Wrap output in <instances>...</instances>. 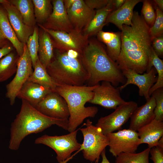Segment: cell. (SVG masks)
Listing matches in <instances>:
<instances>
[{
    "instance_id": "39",
    "label": "cell",
    "mask_w": 163,
    "mask_h": 163,
    "mask_svg": "<svg viewBox=\"0 0 163 163\" xmlns=\"http://www.w3.org/2000/svg\"><path fill=\"white\" fill-rule=\"evenodd\" d=\"M13 50L12 47L5 46L0 48V59L10 53Z\"/></svg>"
},
{
    "instance_id": "14",
    "label": "cell",
    "mask_w": 163,
    "mask_h": 163,
    "mask_svg": "<svg viewBox=\"0 0 163 163\" xmlns=\"http://www.w3.org/2000/svg\"><path fill=\"white\" fill-rule=\"evenodd\" d=\"M122 71L126 81L124 84L117 87L120 91L122 90L130 84H133L138 87L140 96L144 97L146 100L149 99L150 97L149 95V90L157 79V73L155 68L152 67L149 72L143 74L129 69L123 70Z\"/></svg>"
},
{
    "instance_id": "29",
    "label": "cell",
    "mask_w": 163,
    "mask_h": 163,
    "mask_svg": "<svg viewBox=\"0 0 163 163\" xmlns=\"http://www.w3.org/2000/svg\"><path fill=\"white\" fill-rule=\"evenodd\" d=\"M19 57L10 52L0 60V82L7 80L16 73Z\"/></svg>"
},
{
    "instance_id": "17",
    "label": "cell",
    "mask_w": 163,
    "mask_h": 163,
    "mask_svg": "<svg viewBox=\"0 0 163 163\" xmlns=\"http://www.w3.org/2000/svg\"><path fill=\"white\" fill-rule=\"evenodd\" d=\"M0 3L5 9L9 21L18 39L26 44L32 34L30 27L25 24L19 11L8 0H0Z\"/></svg>"
},
{
    "instance_id": "15",
    "label": "cell",
    "mask_w": 163,
    "mask_h": 163,
    "mask_svg": "<svg viewBox=\"0 0 163 163\" xmlns=\"http://www.w3.org/2000/svg\"><path fill=\"white\" fill-rule=\"evenodd\" d=\"M52 11L46 21V28L69 32L74 29L64 7L63 0L53 1Z\"/></svg>"
},
{
    "instance_id": "3",
    "label": "cell",
    "mask_w": 163,
    "mask_h": 163,
    "mask_svg": "<svg viewBox=\"0 0 163 163\" xmlns=\"http://www.w3.org/2000/svg\"><path fill=\"white\" fill-rule=\"evenodd\" d=\"M53 125L68 130V120L47 117L27 101L22 100L20 110L11 125L9 148L18 150L21 141L27 136L42 132Z\"/></svg>"
},
{
    "instance_id": "33",
    "label": "cell",
    "mask_w": 163,
    "mask_h": 163,
    "mask_svg": "<svg viewBox=\"0 0 163 163\" xmlns=\"http://www.w3.org/2000/svg\"><path fill=\"white\" fill-rule=\"evenodd\" d=\"M142 15L145 21L151 27L153 24L156 17L155 11L153 2L148 0H142Z\"/></svg>"
},
{
    "instance_id": "21",
    "label": "cell",
    "mask_w": 163,
    "mask_h": 163,
    "mask_svg": "<svg viewBox=\"0 0 163 163\" xmlns=\"http://www.w3.org/2000/svg\"><path fill=\"white\" fill-rule=\"evenodd\" d=\"M140 145L146 143L150 149L157 146L159 139L163 136V122L155 119L137 131Z\"/></svg>"
},
{
    "instance_id": "12",
    "label": "cell",
    "mask_w": 163,
    "mask_h": 163,
    "mask_svg": "<svg viewBox=\"0 0 163 163\" xmlns=\"http://www.w3.org/2000/svg\"><path fill=\"white\" fill-rule=\"evenodd\" d=\"M93 92V97L88 103L106 109H115L126 102L121 97L119 89L109 82H102L94 89Z\"/></svg>"
},
{
    "instance_id": "20",
    "label": "cell",
    "mask_w": 163,
    "mask_h": 163,
    "mask_svg": "<svg viewBox=\"0 0 163 163\" xmlns=\"http://www.w3.org/2000/svg\"><path fill=\"white\" fill-rule=\"evenodd\" d=\"M142 1L141 0H126L121 7L112 11L109 14L106 24L112 23L121 30L123 25L131 26L134 8L137 4Z\"/></svg>"
},
{
    "instance_id": "22",
    "label": "cell",
    "mask_w": 163,
    "mask_h": 163,
    "mask_svg": "<svg viewBox=\"0 0 163 163\" xmlns=\"http://www.w3.org/2000/svg\"><path fill=\"white\" fill-rule=\"evenodd\" d=\"M113 10L112 0L104 7L96 11L95 13L89 24L83 30V35L88 39L97 34L106 24V21L109 14Z\"/></svg>"
},
{
    "instance_id": "45",
    "label": "cell",
    "mask_w": 163,
    "mask_h": 163,
    "mask_svg": "<svg viewBox=\"0 0 163 163\" xmlns=\"http://www.w3.org/2000/svg\"><path fill=\"white\" fill-rule=\"evenodd\" d=\"M157 146L163 148V136L161 137L159 140Z\"/></svg>"
},
{
    "instance_id": "44",
    "label": "cell",
    "mask_w": 163,
    "mask_h": 163,
    "mask_svg": "<svg viewBox=\"0 0 163 163\" xmlns=\"http://www.w3.org/2000/svg\"><path fill=\"white\" fill-rule=\"evenodd\" d=\"M6 39L0 30V48L4 45Z\"/></svg>"
},
{
    "instance_id": "34",
    "label": "cell",
    "mask_w": 163,
    "mask_h": 163,
    "mask_svg": "<svg viewBox=\"0 0 163 163\" xmlns=\"http://www.w3.org/2000/svg\"><path fill=\"white\" fill-rule=\"evenodd\" d=\"M156 13V17L153 25L149 28V31L152 40L163 34V13L153 2Z\"/></svg>"
},
{
    "instance_id": "4",
    "label": "cell",
    "mask_w": 163,
    "mask_h": 163,
    "mask_svg": "<svg viewBox=\"0 0 163 163\" xmlns=\"http://www.w3.org/2000/svg\"><path fill=\"white\" fill-rule=\"evenodd\" d=\"M46 69L57 87L82 86L88 78L80 54L73 50L57 49Z\"/></svg>"
},
{
    "instance_id": "37",
    "label": "cell",
    "mask_w": 163,
    "mask_h": 163,
    "mask_svg": "<svg viewBox=\"0 0 163 163\" xmlns=\"http://www.w3.org/2000/svg\"><path fill=\"white\" fill-rule=\"evenodd\" d=\"M150 158L154 163H163V148L156 146L150 149Z\"/></svg>"
},
{
    "instance_id": "31",
    "label": "cell",
    "mask_w": 163,
    "mask_h": 163,
    "mask_svg": "<svg viewBox=\"0 0 163 163\" xmlns=\"http://www.w3.org/2000/svg\"><path fill=\"white\" fill-rule=\"evenodd\" d=\"M34 14L37 21L43 23L47 20L52 12V6L49 0H33Z\"/></svg>"
},
{
    "instance_id": "13",
    "label": "cell",
    "mask_w": 163,
    "mask_h": 163,
    "mask_svg": "<svg viewBox=\"0 0 163 163\" xmlns=\"http://www.w3.org/2000/svg\"><path fill=\"white\" fill-rule=\"evenodd\" d=\"M34 107L42 114L52 118L68 120L69 117L66 101L56 91L48 94Z\"/></svg>"
},
{
    "instance_id": "10",
    "label": "cell",
    "mask_w": 163,
    "mask_h": 163,
    "mask_svg": "<svg viewBox=\"0 0 163 163\" xmlns=\"http://www.w3.org/2000/svg\"><path fill=\"white\" fill-rule=\"evenodd\" d=\"M106 135L109 140V151L116 157L122 153H136L140 145L137 131L129 129L120 130Z\"/></svg>"
},
{
    "instance_id": "5",
    "label": "cell",
    "mask_w": 163,
    "mask_h": 163,
    "mask_svg": "<svg viewBox=\"0 0 163 163\" xmlns=\"http://www.w3.org/2000/svg\"><path fill=\"white\" fill-rule=\"evenodd\" d=\"M97 85L56 87L55 91L65 99L68 105L69 113L68 131L69 133L75 130L86 118L94 117L97 114V107H86L85 105L92 98L93 90Z\"/></svg>"
},
{
    "instance_id": "18",
    "label": "cell",
    "mask_w": 163,
    "mask_h": 163,
    "mask_svg": "<svg viewBox=\"0 0 163 163\" xmlns=\"http://www.w3.org/2000/svg\"><path fill=\"white\" fill-rule=\"evenodd\" d=\"M155 106V100L151 95L145 104L138 107L133 112L130 117L129 129L137 131L154 120V111Z\"/></svg>"
},
{
    "instance_id": "42",
    "label": "cell",
    "mask_w": 163,
    "mask_h": 163,
    "mask_svg": "<svg viewBox=\"0 0 163 163\" xmlns=\"http://www.w3.org/2000/svg\"><path fill=\"white\" fill-rule=\"evenodd\" d=\"M154 3L156 6L163 11V0H154L153 1Z\"/></svg>"
},
{
    "instance_id": "40",
    "label": "cell",
    "mask_w": 163,
    "mask_h": 163,
    "mask_svg": "<svg viewBox=\"0 0 163 163\" xmlns=\"http://www.w3.org/2000/svg\"><path fill=\"white\" fill-rule=\"evenodd\" d=\"M125 1L126 0H112L113 7V11L116 10L121 7Z\"/></svg>"
},
{
    "instance_id": "23",
    "label": "cell",
    "mask_w": 163,
    "mask_h": 163,
    "mask_svg": "<svg viewBox=\"0 0 163 163\" xmlns=\"http://www.w3.org/2000/svg\"><path fill=\"white\" fill-rule=\"evenodd\" d=\"M97 35L98 40L106 45V51L109 56L113 61L116 62L121 50L120 32H105L101 30Z\"/></svg>"
},
{
    "instance_id": "25",
    "label": "cell",
    "mask_w": 163,
    "mask_h": 163,
    "mask_svg": "<svg viewBox=\"0 0 163 163\" xmlns=\"http://www.w3.org/2000/svg\"><path fill=\"white\" fill-rule=\"evenodd\" d=\"M43 31L39 36L38 59L43 66L46 68L54 56L53 44L50 35Z\"/></svg>"
},
{
    "instance_id": "1",
    "label": "cell",
    "mask_w": 163,
    "mask_h": 163,
    "mask_svg": "<svg viewBox=\"0 0 163 163\" xmlns=\"http://www.w3.org/2000/svg\"><path fill=\"white\" fill-rule=\"evenodd\" d=\"M132 23L131 26H122L121 50L116 62L121 71L129 69L142 74L152 48L149 27L137 11H133Z\"/></svg>"
},
{
    "instance_id": "35",
    "label": "cell",
    "mask_w": 163,
    "mask_h": 163,
    "mask_svg": "<svg viewBox=\"0 0 163 163\" xmlns=\"http://www.w3.org/2000/svg\"><path fill=\"white\" fill-rule=\"evenodd\" d=\"M151 95L154 97L156 103V106L154 111V119L163 121V88L156 89L152 93Z\"/></svg>"
},
{
    "instance_id": "11",
    "label": "cell",
    "mask_w": 163,
    "mask_h": 163,
    "mask_svg": "<svg viewBox=\"0 0 163 163\" xmlns=\"http://www.w3.org/2000/svg\"><path fill=\"white\" fill-rule=\"evenodd\" d=\"M39 25L54 39L58 50L65 51L73 50L80 54L88 43V39L84 36L82 32L74 29L67 32L53 30L46 28L40 24Z\"/></svg>"
},
{
    "instance_id": "32",
    "label": "cell",
    "mask_w": 163,
    "mask_h": 163,
    "mask_svg": "<svg viewBox=\"0 0 163 163\" xmlns=\"http://www.w3.org/2000/svg\"><path fill=\"white\" fill-rule=\"evenodd\" d=\"M39 38L38 28L35 27L34 29L33 34L29 37L26 45L34 68L39 59L38 55L39 46Z\"/></svg>"
},
{
    "instance_id": "6",
    "label": "cell",
    "mask_w": 163,
    "mask_h": 163,
    "mask_svg": "<svg viewBox=\"0 0 163 163\" xmlns=\"http://www.w3.org/2000/svg\"><path fill=\"white\" fill-rule=\"evenodd\" d=\"M84 124L85 127L79 129L83 136V142L75 154L82 151L85 159L98 163L101 153L108 146V138L100 128L93 125L89 119H87Z\"/></svg>"
},
{
    "instance_id": "19",
    "label": "cell",
    "mask_w": 163,
    "mask_h": 163,
    "mask_svg": "<svg viewBox=\"0 0 163 163\" xmlns=\"http://www.w3.org/2000/svg\"><path fill=\"white\" fill-rule=\"evenodd\" d=\"M54 91L51 88L27 81L22 86L17 97L27 101L34 107L48 94Z\"/></svg>"
},
{
    "instance_id": "30",
    "label": "cell",
    "mask_w": 163,
    "mask_h": 163,
    "mask_svg": "<svg viewBox=\"0 0 163 163\" xmlns=\"http://www.w3.org/2000/svg\"><path fill=\"white\" fill-rule=\"evenodd\" d=\"M150 149L138 153H121L116 157L115 163H149Z\"/></svg>"
},
{
    "instance_id": "26",
    "label": "cell",
    "mask_w": 163,
    "mask_h": 163,
    "mask_svg": "<svg viewBox=\"0 0 163 163\" xmlns=\"http://www.w3.org/2000/svg\"><path fill=\"white\" fill-rule=\"evenodd\" d=\"M8 1L19 11L25 24L30 27L34 25L35 22V18L34 14V6L32 0Z\"/></svg>"
},
{
    "instance_id": "7",
    "label": "cell",
    "mask_w": 163,
    "mask_h": 163,
    "mask_svg": "<svg viewBox=\"0 0 163 163\" xmlns=\"http://www.w3.org/2000/svg\"><path fill=\"white\" fill-rule=\"evenodd\" d=\"M79 128L68 134L60 136H50L44 135L36 139L35 143L43 144L53 149L56 154V158L59 163H66L73 152L78 151L81 144L76 139Z\"/></svg>"
},
{
    "instance_id": "24",
    "label": "cell",
    "mask_w": 163,
    "mask_h": 163,
    "mask_svg": "<svg viewBox=\"0 0 163 163\" xmlns=\"http://www.w3.org/2000/svg\"><path fill=\"white\" fill-rule=\"evenodd\" d=\"M0 30L5 38L12 43L18 56H21L23 53L24 44L18 40L10 23L7 13L0 8Z\"/></svg>"
},
{
    "instance_id": "28",
    "label": "cell",
    "mask_w": 163,
    "mask_h": 163,
    "mask_svg": "<svg viewBox=\"0 0 163 163\" xmlns=\"http://www.w3.org/2000/svg\"><path fill=\"white\" fill-rule=\"evenodd\" d=\"M32 74L27 81L51 88L55 90L57 87L39 59L37 61Z\"/></svg>"
},
{
    "instance_id": "9",
    "label": "cell",
    "mask_w": 163,
    "mask_h": 163,
    "mask_svg": "<svg viewBox=\"0 0 163 163\" xmlns=\"http://www.w3.org/2000/svg\"><path fill=\"white\" fill-rule=\"evenodd\" d=\"M138 107L137 104L134 101H126L117 107L111 114L100 118L95 126L100 128L105 135L119 130Z\"/></svg>"
},
{
    "instance_id": "27",
    "label": "cell",
    "mask_w": 163,
    "mask_h": 163,
    "mask_svg": "<svg viewBox=\"0 0 163 163\" xmlns=\"http://www.w3.org/2000/svg\"><path fill=\"white\" fill-rule=\"evenodd\" d=\"M153 67L155 69L158 76L156 82L149 90V95L150 96L156 89L163 88V61L157 55L152 48L149 56L148 64L146 72H149Z\"/></svg>"
},
{
    "instance_id": "41",
    "label": "cell",
    "mask_w": 163,
    "mask_h": 163,
    "mask_svg": "<svg viewBox=\"0 0 163 163\" xmlns=\"http://www.w3.org/2000/svg\"><path fill=\"white\" fill-rule=\"evenodd\" d=\"M63 1L64 7L67 11L70 8L76 0H63Z\"/></svg>"
},
{
    "instance_id": "8",
    "label": "cell",
    "mask_w": 163,
    "mask_h": 163,
    "mask_svg": "<svg viewBox=\"0 0 163 163\" xmlns=\"http://www.w3.org/2000/svg\"><path fill=\"white\" fill-rule=\"evenodd\" d=\"M33 71L31 59L27 45L24 44L23 53L18 61L15 75L6 86L5 96L9 99L11 105L14 104L20 90Z\"/></svg>"
},
{
    "instance_id": "38",
    "label": "cell",
    "mask_w": 163,
    "mask_h": 163,
    "mask_svg": "<svg viewBox=\"0 0 163 163\" xmlns=\"http://www.w3.org/2000/svg\"><path fill=\"white\" fill-rule=\"evenodd\" d=\"M84 1L90 9L92 10L96 9L97 10L105 6L110 0H85Z\"/></svg>"
},
{
    "instance_id": "43",
    "label": "cell",
    "mask_w": 163,
    "mask_h": 163,
    "mask_svg": "<svg viewBox=\"0 0 163 163\" xmlns=\"http://www.w3.org/2000/svg\"><path fill=\"white\" fill-rule=\"evenodd\" d=\"M102 160L101 163H111L107 159L106 155L105 149L104 150L101 154Z\"/></svg>"
},
{
    "instance_id": "2",
    "label": "cell",
    "mask_w": 163,
    "mask_h": 163,
    "mask_svg": "<svg viewBox=\"0 0 163 163\" xmlns=\"http://www.w3.org/2000/svg\"><path fill=\"white\" fill-rule=\"evenodd\" d=\"M80 55L88 74L87 85L94 86L101 81H107L116 87L125 83L126 79L122 71L98 41L89 40Z\"/></svg>"
},
{
    "instance_id": "16",
    "label": "cell",
    "mask_w": 163,
    "mask_h": 163,
    "mask_svg": "<svg viewBox=\"0 0 163 163\" xmlns=\"http://www.w3.org/2000/svg\"><path fill=\"white\" fill-rule=\"evenodd\" d=\"M67 12L74 29L82 32L94 17L96 11L89 8L84 0H76Z\"/></svg>"
},
{
    "instance_id": "36",
    "label": "cell",
    "mask_w": 163,
    "mask_h": 163,
    "mask_svg": "<svg viewBox=\"0 0 163 163\" xmlns=\"http://www.w3.org/2000/svg\"><path fill=\"white\" fill-rule=\"evenodd\" d=\"M152 46L159 58L163 56V34L158 36L152 40Z\"/></svg>"
}]
</instances>
